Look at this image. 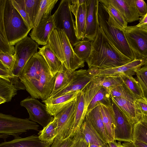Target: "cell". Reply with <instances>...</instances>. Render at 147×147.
Segmentation results:
<instances>
[{
    "label": "cell",
    "instance_id": "obj_1",
    "mask_svg": "<svg viewBox=\"0 0 147 147\" xmlns=\"http://www.w3.org/2000/svg\"><path fill=\"white\" fill-rule=\"evenodd\" d=\"M56 76L52 75L45 59L38 52L29 59L19 78L31 97L43 100L50 96Z\"/></svg>",
    "mask_w": 147,
    "mask_h": 147
},
{
    "label": "cell",
    "instance_id": "obj_2",
    "mask_svg": "<svg viewBox=\"0 0 147 147\" xmlns=\"http://www.w3.org/2000/svg\"><path fill=\"white\" fill-rule=\"evenodd\" d=\"M132 60L116 48L99 26L94 40L92 41L90 54L85 61L89 68L107 69L122 66Z\"/></svg>",
    "mask_w": 147,
    "mask_h": 147
},
{
    "label": "cell",
    "instance_id": "obj_3",
    "mask_svg": "<svg viewBox=\"0 0 147 147\" xmlns=\"http://www.w3.org/2000/svg\"><path fill=\"white\" fill-rule=\"evenodd\" d=\"M48 45L70 73L72 74L84 66L85 61L75 54L63 30L55 28L49 38Z\"/></svg>",
    "mask_w": 147,
    "mask_h": 147
},
{
    "label": "cell",
    "instance_id": "obj_4",
    "mask_svg": "<svg viewBox=\"0 0 147 147\" xmlns=\"http://www.w3.org/2000/svg\"><path fill=\"white\" fill-rule=\"evenodd\" d=\"M3 21L8 40L13 46L27 36L31 29L27 26L10 0L5 1Z\"/></svg>",
    "mask_w": 147,
    "mask_h": 147
},
{
    "label": "cell",
    "instance_id": "obj_5",
    "mask_svg": "<svg viewBox=\"0 0 147 147\" xmlns=\"http://www.w3.org/2000/svg\"><path fill=\"white\" fill-rule=\"evenodd\" d=\"M98 16L99 26L107 38L121 53L134 60V55L129 45L125 32L113 26L108 22V14L99 2Z\"/></svg>",
    "mask_w": 147,
    "mask_h": 147
},
{
    "label": "cell",
    "instance_id": "obj_6",
    "mask_svg": "<svg viewBox=\"0 0 147 147\" xmlns=\"http://www.w3.org/2000/svg\"><path fill=\"white\" fill-rule=\"evenodd\" d=\"M39 125L29 118L23 119L0 113V138L5 141L10 136H19L28 131H38Z\"/></svg>",
    "mask_w": 147,
    "mask_h": 147
},
{
    "label": "cell",
    "instance_id": "obj_7",
    "mask_svg": "<svg viewBox=\"0 0 147 147\" xmlns=\"http://www.w3.org/2000/svg\"><path fill=\"white\" fill-rule=\"evenodd\" d=\"M71 3L70 0L61 1L52 16L55 28L64 30L73 48L79 40L76 35L75 21L70 7Z\"/></svg>",
    "mask_w": 147,
    "mask_h": 147
},
{
    "label": "cell",
    "instance_id": "obj_8",
    "mask_svg": "<svg viewBox=\"0 0 147 147\" xmlns=\"http://www.w3.org/2000/svg\"><path fill=\"white\" fill-rule=\"evenodd\" d=\"M38 44L31 37L27 36L15 45V61L11 71L19 77L29 59L38 52Z\"/></svg>",
    "mask_w": 147,
    "mask_h": 147
},
{
    "label": "cell",
    "instance_id": "obj_9",
    "mask_svg": "<svg viewBox=\"0 0 147 147\" xmlns=\"http://www.w3.org/2000/svg\"><path fill=\"white\" fill-rule=\"evenodd\" d=\"M125 34L134 59L142 60L144 64L147 62V30L128 26Z\"/></svg>",
    "mask_w": 147,
    "mask_h": 147
},
{
    "label": "cell",
    "instance_id": "obj_10",
    "mask_svg": "<svg viewBox=\"0 0 147 147\" xmlns=\"http://www.w3.org/2000/svg\"><path fill=\"white\" fill-rule=\"evenodd\" d=\"M82 91L87 107L86 113L100 103L106 105H111L109 89L98 85L92 80Z\"/></svg>",
    "mask_w": 147,
    "mask_h": 147
},
{
    "label": "cell",
    "instance_id": "obj_11",
    "mask_svg": "<svg viewBox=\"0 0 147 147\" xmlns=\"http://www.w3.org/2000/svg\"><path fill=\"white\" fill-rule=\"evenodd\" d=\"M111 105L115 121V140L120 141L132 142L134 125L112 100Z\"/></svg>",
    "mask_w": 147,
    "mask_h": 147
},
{
    "label": "cell",
    "instance_id": "obj_12",
    "mask_svg": "<svg viewBox=\"0 0 147 147\" xmlns=\"http://www.w3.org/2000/svg\"><path fill=\"white\" fill-rule=\"evenodd\" d=\"M20 105L26 108L29 119L41 125L43 128L52 121L54 117L47 111L46 105L36 98L28 97L20 102Z\"/></svg>",
    "mask_w": 147,
    "mask_h": 147
},
{
    "label": "cell",
    "instance_id": "obj_13",
    "mask_svg": "<svg viewBox=\"0 0 147 147\" xmlns=\"http://www.w3.org/2000/svg\"><path fill=\"white\" fill-rule=\"evenodd\" d=\"M76 99L54 117L56 120L57 135L55 138L63 139L70 136L74 121Z\"/></svg>",
    "mask_w": 147,
    "mask_h": 147
},
{
    "label": "cell",
    "instance_id": "obj_14",
    "mask_svg": "<svg viewBox=\"0 0 147 147\" xmlns=\"http://www.w3.org/2000/svg\"><path fill=\"white\" fill-rule=\"evenodd\" d=\"M141 60L134 59L128 63L119 67L107 69H100L95 68H89L88 73L93 77L103 75L117 76L123 74L133 76L136 71L144 65Z\"/></svg>",
    "mask_w": 147,
    "mask_h": 147
},
{
    "label": "cell",
    "instance_id": "obj_15",
    "mask_svg": "<svg viewBox=\"0 0 147 147\" xmlns=\"http://www.w3.org/2000/svg\"><path fill=\"white\" fill-rule=\"evenodd\" d=\"M99 1L98 0H88L86 3L85 38L94 41L99 26L98 12Z\"/></svg>",
    "mask_w": 147,
    "mask_h": 147
},
{
    "label": "cell",
    "instance_id": "obj_16",
    "mask_svg": "<svg viewBox=\"0 0 147 147\" xmlns=\"http://www.w3.org/2000/svg\"><path fill=\"white\" fill-rule=\"evenodd\" d=\"M87 0H71L70 7L75 17L76 35L79 40L85 38Z\"/></svg>",
    "mask_w": 147,
    "mask_h": 147
},
{
    "label": "cell",
    "instance_id": "obj_17",
    "mask_svg": "<svg viewBox=\"0 0 147 147\" xmlns=\"http://www.w3.org/2000/svg\"><path fill=\"white\" fill-rule=\"evenodd\" d=\"M87 70L80 69L72 73L71 79L69 84L63 89L48 98H53L77 91H82L93 79Z\"/></svg>",
    "mask_w": 147,
    "mask_h": 147
},
{
    "label": "cell",
    "instance_id": "obj_18",
    "mask_svg": "<svg viewBox=\"0 0 147 147\" xmlns=\"http://www.w3.org/2000/svg\"><path fill=\"white\" fill-rule=\"evenodd\" d=\"M55 28L52 15H51L42 19L32 29L29 35L38 45L45 46L48 44L49 38Z\"/></svg>",
    "mask_w": 147,
    "mask_h": 147
},
{
    "label": "cell",
    "instance_id": "obj_19",
    "mask_svg": "<svg viewBox=\"0 0 147 147\" xmlns=\"http://www.w3.org/2000/svg\"><path fill=\"white\" fill-rule=\"evenodd\" d=\"M81 91L69 93L57 97L48 98L42 100L46 105L49 113L54 117L75 100Z\"/></svg>",
    "mask_w": 147,
    "mask_h": 147
},
{
    "label": "cell",
    "instance_id": "obj_20",
    "mask_svg": "<svg viewBox=\"0 0 147 147\" xmlns=\"http://www.w3.org/2000/svg\"><path fill=\"white\" fill-rule=\"evenodd\" d=\"M121 15L128 23L139 20L136 6V0H106Z\"/></svg>",
    "mask_w": 147,
    "mask_h": 147
},
{
    "label": "cell",
    "instance_id": "obj_21",
    "mask_svg": "<svg viewBox=\"0 0 147 147\" xmlns=\"http://www.w3.org/2000/svg\"><path fill=\"white\" fill-rule=\"evenodd\" d=\"M26 89L25 87L19 78H10V81L0 78V97L8 102L17 94L18 90Z\"/></svg>",
    "mask_w": 147,
    "mask_h": 147
},
{
    "label": "cell",
    "instance_id": "obj_22",
    "mask_svg": "<svg viewBox=\"0 0 147 147\" xmlns=\"http://www.w3.org/2000/svg\"><path fill=\"white\" fill-rule=\"evenodd\" d=\"M52 144L41 140L37 135L22 138L15 137L13 139L1 143L0 147H50Z\"/></svg>",
    "mask_w": 147,
    "mask_h": 147
},
{
    "label": "cell",
    "instance_id": "obj_23",
    "mask_svg": "<svg viewBox=\"0 0 147 147\" xmlns=\"http://www.w3.org/2000/svg\"><path fill=\"white\" fill-rule=\"evenodd\" d=\"M134 125L140 119L142 115L135 101L120 97L111 98Z\"/></svg>",
    "mask_w": 147,
    "mask_h": 147
},
{
    "label": "cell",
    "instance_id": "obj_24",
    "mask_svg": "<svg viewBox=\"0 0 147 147\" xmlns=\"http://www.w3.org/2000/svg\"><path fill=\"white\" fill-rule=\"evenodd\" d=\"M76 105L75 118L70 136L74 137L80 130L86 114L87 107L83 92L80 91L76 98Z\"/></svg>",
    "mask_w": 147,
    "mask_h": 147
},
{
    "label": "cell",
    "instance_id": "obj_25",
    "mask_svg": "<svg viewBox=\"0 0 147 147\" xmlns=\"http://www.w3.org/2000/svg\"><path fill=\"white\" fill-rule=\"evenodd\" d=\"M86 117L102 140L107 143L109 142L108 137L101 114L100 105L87 113Z\"/></svg>",
    "mask_w": 147,
    "mask_h": 147
},
{
    "label": "cell",
    "instance_id": "obj_26",
    "mask_svg": "<svg viewBox=\"0 0 147 147\" xmlns=\"http://www.w3.org/2000/svg\"><path fill=\"white\" fill-rule=\"evenodd\" d=\"M100 111L105 127L108 141H112L115 140V124L112 105H106L100 103Z\"/></svg>",
    "mask_w": 147,
    "mask_h": 147
},
{
    "label": "cell",
    "instance_id": "obj_27",
    "mask_svg": "<svg viewBox=\"0 0 147 147\" xmlns=\"http://www.w3.org/2000/svg\"><path fill=\"white\" fill-rule=\"evenodd\" d=\"M108 14V21L113 26L125 32L127 23L120 13L106 0H99Z\"/></svg>",
    "mask_w": 147,
    "mask_h": 147
},
{
    "label": "cell",
    "instance_id": "obj_28",
    "mask_svg": "<svg viewBox=\"0 0 147 147\" xmlns=\"http://www.w3.org/2000/svg\"><path fill=\"white\" fill-rule=\"evenodd\" d=\"M38 48V53L44 58L52 75L55 76L61 68L62 63L48 44Z\"/></svg>",
    "mask_w": 147,
    "mask_h": 147
},
{
    "label": "cell",
    "instance_id": "obj_29",
    "mask_svg": "<svg viewBox=\"0 0 147 147\" xmlns=\"http://www.w3.org/2000/svg\"><path fill=\"white\" fill-rule=\"evenodd\" d=\"M5 0H0V53L14 55L15 47L11 45L8 40L3 21V13Z\"/></svg>",
    "mask_w": 147,
    "mask_h": 147
},
{
    "label": "cell",
    "instance_id": "obj_30",
    "mask_svg": "<svg viewBox=\"0 0 147 147\" xmlns=\"http://www.w3.org/2000/svg\"><path fill=\"white\" fill-rule=\"evenodd\" d=\"M80 130L89 144H94L101 147H107V143L102 140L86 116Z\"/></svg>",
    "mask_w": 147,
    "mask_h": 147
},
{
    "label": "cell",
    "instance_id": "obj_31",
    "mask_svg": "<svg viewBox=\"0 0 147 147\" xmlns=\"http://www.w3.org/2000/svg\"><path fill=\"white\" fill-rule=\"evenodd\" d=\"M72 76V74L70 73L63 64L57 74L53 89L49 97L65 88L70 82Z\"/></svg>",
    "mask_w": 147,
    "mask_h": 147
},
{
    "label": "cell",
    "instance_id": "obj_32",
    "mask_svg": "<svg viewBox=\"0 0 147 147\" xmlns=\"http://www.w3.org/2000/svg\"><path fill=\"white\" fill-rule=\"evenodd\" d=\"M135 140L147 144V116L146 115H142L139 121L134 125L133 141Z\"/></svg>",
    "mask_w": 147,
    "mask_h": 147
},
{
    "label": "cell",
    "instance_id": "obj_33",
    "mask_svg": "<svg viewBox=\"0 0 147 147\" xmlns=\"http://www.w3.org/2000/svg\"><path fill=\"white\" fill-rule=\"evenodd\" d=\"M58 1L41 0L39 9L33 25V28L37 26L42 19L51 15V11Z\"/></svg>",
    "mask_w": 147,
    "mask_h": 147
},
{
    "label": "cell",
    "instance_id": "obj_34",
    "mask_svg": "<svg viewBox=\"0 0 147 147\" xmlns=\"http://www.w3.org/2000/svg\"><path fill=\"white\" fill-rule=\"evenodd\" d=\"M57 126L56 118L40 131L38 134L42 141L52 144L57 135Z\"/></svg>",
    "mask_w": 147,
    "mask_h": 147
},
{
    "label": "cell",
    "instance_id": "obj_35",
    "mask_svg": "<svg viewBox=\"0 0 147 147\" xmlns=\"http://www.w3.org/2000/svg\"><path fill=\"white\" fill-rule=\"evenodd\" d=\"M93 80L98 85L108 88L122 84L123 81L119 75H103L93 77Z\"/></svg>",
    "mask_w": 147,
    "mask_h": 147
},
{
    "label": "cell",
    "instance_id": "obj_36",
    "mask_svg": "<svg viewBox=\"0 0 147 147\" xmlns=\"http://www.w3.org/2000/svg\"><path fill=\"white\" fill-rule=\"evenodd\" d=\"M73 50L81 59L85 61L90 56L92 49V41L88 40H80L75 45Z\"/></svg>",
    "mask_w": 147,
    "mask_h": 147
},
{
    "label": "cell",
    "instance_id": "obj_37",
    "mask_svg": "<svg viewBox=\"0 0 147 147\" xmlns=\"http://www.w3.org/2000/svg\"><path fill=\"white\" fill-rule=\"evenodd\" d=\"M119 75L123 82L134 94L136 99L143 96L142 93L138 82L133 76L121 74Z\"/></svg>",
    "mask_w": 147,
    "mask_h": 147
},
{
    "label": "cell",
    "instance_id": "obj_38",
    "mask_svg": "<svg viewBox=\"0 0 147 147\" xmlns=\"http://www.w3.org/2000/svg\"><path fill=\"white\" fill-rule=\"evenodd\" d=\"M109 89L111 98L120 97L133 101L136 99L134 94L123 82L115 87Z\"/></svg>",
    "mask_w": 147,
    "mask_h": 147
},
{
    "label": "cell",
    "instance_id": "obj_39",
    "mask_svg": "<svg viewBox=\"0 0 147 147\" xmlns=\"http://www.w3.org/2000/svg\"><path fill=\"white\" fill-rule=\"evenodd\" d=\"M24 1L26 11L33 26L39 9L41 0Z\"/></svg>",
    "mask_w": 147,
    "mask_h": 147
},
{
    "label": "cell",
    "instance_id": "obj_40",
    "mask_svg": "<svg viewBox=\"0 0 147 147\" xmlns=\"http://www.w3.org/2000/svg\"><path fill=\"white\" fill-rule=\"evenodd\" d=\"M135 73L136 80L140 86L143 96L147 98V66L140 67Z\"/></svg>",
    "mask_w": 147,
    "mask_h": 147
},
{
    "label": "cell",
    "instance_id": "obj_41",
    "mask_svg": "<svg viewBox=\"0 0 147 147\" xmlns=\"http://www.w3.org/2000/svg\"><path fill=\"white\" fill-rule=\"evenodd\" d=\"M13 6L22 16L27 26L31 29L33 27L26 11L24 0H10Z\"/></svg>",
    "mask_w": 147,
    "mask_h": 147
},
{
    "label": "cell",
    "instance_id": "obj_42",
    "mask_svg": "<svg viewBox=\"0 0 147 147\" xmlns=\"http://www.w3.org/2000/svg\"><path fill=\"white\" fill-rule=\"evenodd\" d=\"M74 137L70 136L63 139L55 138L50 147H72L74 143Z\"/></svg>",
    "mask_w": 147,
    "mask_h": 147
},
{
    "label": "cell",
    "instance_id": "obj_43",
    "mask_svg": "<svg viewBox=\"0 0 147 147\" xmlns=\"http://www.w3.org/2000/svg\"><path fill=\"white\" fill-rule=\"evenodd\" d=\"M15 59L14 55L5 53H0V62L11 70L13 67Z\"/></svg>",
    "mask_w": 147,
    "mask_h": 147
},
{
    "label": "cell",
    "instance_id": "obj_44",
    "mask_svg": "<svg viewBox=\"0 0 147 147\" xmlns=\"http://www.w3.org/2000/svg\"><path fill=\"white\" fill-rule=\"evenodd\" d=\"M72 147H89V144L86 141L80 130L74 136Z\"/></svg>",
    "mask_w": 147,
    "mask_h": 147
},
{
    "label": "cell",
    "instance_id": "obj_45",
    "mask_svg": "<svg viewBox=\"0 0 147 147\" xmlns=\"http://www.w3.org/2000/svg\"><path fill=\"white\" fill-rule=\"evenodd\" d=\"M15 77L11 70L0 62V78L6 80L10 81V78Z\"/></svg>",
    "mask_w": 147,
    "mask_h": 147
},
{
    "label": "cell",
    "instance_id": "obj_46",
    "mask_svg": "<svg viewBox=\"0 0 147 147\" xmlns=\"http://www.w3.org/2000/svg\"><path fill=\"white\" fill-rule=\"evenodd\" d=\"M135 102L142 115L147 116V98L142 96L136 99Z\"/></svg>",
    "mask_w": 147,
    "mask_h": 147
},
{
    "label": "cell",
    "instance_id": "obj_47",
    "mask_svg": "<svg viewBox=\"0 0 147 147\" xmlns=\"http://www.w3.org/2000/svg\"><path fill=\"white\" fill-rule=\"evenodd\" d=\"M136 6L139 17H142L147 13V5L143 0H136Z\"/></svg>",
    "mask_w": 147,
    "mask_h": 147
},
{
    "label": "cell",
    "instance_id": "obj_48",
    "mask_svg": "<svg viewBox=\"0 0 147 147\" xmlns=\"http://www.w3.org/2000/svg\"><path fill=\"white\" fill-rule=\"evenodd\" d=\"M136 26L139 28L147 30V13L140 18L139 23Z\"/></svg>",
    "mask_w": 147,
    "mask_h": 147
},
{
    "label": "cell",
    "instance_id": "obj_49",
    "mask_svg": "<svg viewBox=\"0 0 147 147\" xmlns=\"http://www.w3.org/2000/svg\"><path fill=\"white\" fill-rule=\"evenodd\" d=\"M123 146L120 142H117L115 140L107 143V147H122Z\"/></svg>",
    "mask_w": 147,
    "mask_h": 147
},
{
    "label": "cell",
    "instance_id": "obj_50",
    "mask_svg": "<svg viewBox=\"0 0 147 147\" xmlns=\"http://www.w3.org/2000/svg\"><path fill=\"white\" fill-rule=\"evenodd\" d=\"M134 147H147V144L140 141L135 140L132 142Z\"/></svg>",
    "mask_w": 147,
    "mask_h": 147
},
{
    "label": "cell",
    "instance_id": "obj_51",
    "mask_svg": "<svg viewBox=\"0 0 147 147\" xmlns=\"http://www.w3.org/2000/svg\"><path fill=\"white\" fill-rule=\"evenodd\" d=\"M122 144L125 146L127 147H134L132 143L131 142H124Z\"/></svg>",
    "mask_w": 147,
    "mask_h": 147
},
{
    "label": "cell",
    "instance_id": "obj_52",
    "mask_svg": "<svg viewBox=\"0 0 147 147\" xmlns=\"http://www.w3.org/2000/svg\"><path fill=\"white\" fill-rule=\"evenodd\" d=\"M6 102L5 100L3 98L0 97V104H3Z\"/></svg>",
    "mask_w": 147,
    "mask_h": 147
},
{
    "label": "cell",
    "instance_id": "obj_53",
    "mask_svg": "<svg viewBox=\"0 0 147 147\" xmlns=\"http://www.w3.org/2000/svg\"><path fill=\"white\" fill-rule=\"evenodd\" d=\"M89 147H101L100 146L94 144H89Z\"/></svg>",
    "mask_w": 147,
    "mask_h": 147
},
{
    "label": "cell",
    "instance_id": "obj_54",
    "mask_svg": "<svg viewBox=\"0 0 147 147\" xmlns=\"http://www.w3.org/2000/svg\"><path fill=\"white\" fill-rule=\"evenodd\" d=\"M143 66H147V62L144 64Z\"/></svg>",
    "mask_w": 147,
    "mask_h": 147
},
{
    "label": "cell",
    "instance_id": "obj_55",
    "mask_svg": "<svg viewBox=\"0 0 147 147\" xmlns=\"http://www.w3.org/2000/svg\"><path fill=\"white\" fill-rule=\"evenodd\" d=\"M122 144V145L123 146L122 147H127L126 146H125L123 144Z\"/></svg>",
    "mask_w": 147,
    "mask_h": 147
}]
</instances>
